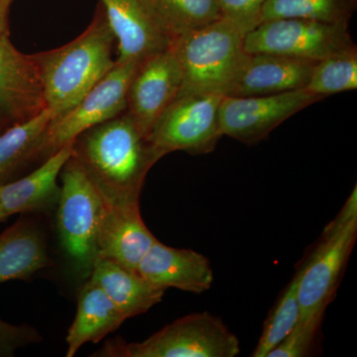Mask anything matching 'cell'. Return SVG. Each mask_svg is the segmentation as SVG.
I'll return each mask as SVG.
<instances>
[{
    "mask_svg": "<svg viewBox=\"0 0 357 357\" xmlns=\"http://www.w3.org/2000/svg\"><path fill=\"white\" fill-rule=\"evenodd\" d=\"M356 9L357 0H265L260 23L297 18L349 24Z\"/></svg>",
    "mask_w": 357,
    "mask_h": 357,
    "instance_id": "22",
    "label": "cell"
},
{
    "mask_svg": "<svg viewBox=\"0 0 357 357\" xmlns=\"http://www.w3.org/2000/svg\"><path fill=\"white\" fill-rule=\"evenodd\" d=\"M249 31L243 23L222 16L173 38L170 47L182 70L178 95L225 96L248 58L244 41Z\"/></svg>",
    "mask_w": 357,
    "mask_h": 357,
    "instance_id": "3",
    "label": "cell"
},
{
    "mask_svg": "<svg viewBox=\"0 0 357 357\" xmlns=\"http://www.w3.org/2000/svg\"><path fill=\"white\" fill-rule=\"evenodd\" d=\"M41 340V335L33 326L13 325L0 319V357L13 356L18 349Z\"/></svg>",
    "mask_w": 357,
    "mask_h": 357,
    "instance_id": "27",
    "label": "cell"
},
{
    "mask_svg": "<svg viewBox=\"0 0 357 357\" xmlns=\"http://www.w3.org/2000/svg\"><path fill=\"white\" fill-rule=\"evenodd\" d=\"M238 338L210 312H196L173 321L140 342L109 340L98 357H236Z\"/></svg>",
    "mask_w": 357,
    "mask_h": 357,
    "instance_id": "4",
    "label": "cell"
},
{
    "mask_svg": "<svg viewBox=\"0 0 357 357\" xmlns=\"http://www.w3.org/2000/svg\"><path fill=\"white\" fill-rule=\"evenodd\" d=\"M316 63L275 54H248L225 96H268L305 89Z\"/></svg>",
    "mask_w": 357,
    "mask_h": 357,
    "instance_id": "15",
    "label": "cell"
},
{
    "mask_svg": "<svg viewBox=\"0 0 357 357\" xmlns=\"http://www.w3.org/2000/svg\"><path fill=\"white\" fill-rule=\"evenodd\" d=\"M115 43L114 32L100 3L91 24L76 39L32 55L41 79L46 109L54 119L72 109L114 67Z\"/></svg>",
    "mask_w": 357,
    "mask_h": 357,
    "instance_id": "2",
    "label": "cell"
},
{
    "mask_svg": "<svg viewBox=\"0 0 357 357\" xmlns=\"http://www.w3.org/2000/svg\"><path fill=\"white\" fill-rule=\"evenodd\" d=\"M356 46L349 24L284 18L263 21L248 33V54H275L319 62Z\"/></svg>",
    "mask_w": 357,
    "mask_h": 357,
    "instance_id": "8",
    "label": "cell"
},
{
    "mask_svg": "<svg viewBox=\"0 0 357 357\" xmlns=\"http://www.w3.org/2000/svg\"><path fill=\"white\" fill-rule=\"evenodd\" d=\"M88 279L102 289L126 319L149 311L161 302L166 292L137 271L107 258L98 257Z\"/></svg>",
    "mask_w": 357,
    "mask_h": 357,
    "instance_id": "18",
    "label": "cell"
},
{
    "mask_svg": "<svg viewBox=\"0 0 357 357\" xmlns=\"http://www.w3.org/2000/svg\"><path fill=\"white\" fill-rule=\"evenodd\" d=\"M265 0H217L222 16L238 21L252 30L260 23Z\"/></svg>",
    "mask_w": 357,
    "mask_h": 357,
    "instance_id": "28",
    "label": "cell"
},
{
    "mask_svg": "<svg viewBox=\"0 0 357 357\" xmlns=\"http://www.w3.org/2000/svg\"><path fill=\"white\" fill-rule=\"evenodd\" d=\"M13 0H0V32L9 31L8 14Z\"/></svg>",
    "mask_w": 357,
    "mask_h": 357,
    "instance_id": "29",
    "label": "cell"
},
{
    "mask_svg": "<svg viewBox=\"0 0 357 357\" xmlns=\"http://www.w3.org/2000/svg\"><path fill=\"white\" fill-rule=\"evenodd\" d=\"M138 273L156 287L194 294L210 290L213 271L208 257L192 249L174 248L157 241L140 262Z\"/></svg>",
    "mask_w": 357,
    "mask_h": 357,
    "instance_id": "16",
    "label": "cell"
},
{
    "mask_svg": "<svg viewBox=\"0 0 357 357\" xmlns=\"http://www.w3.org/2000/svg\"><path fill=\"white\" fill-rule=\"evenodd\" d=\"M117 44L116 62H141L166 50L172 37L148 0H100Z\"/></svg>",
    "mask_w": 357,
    "mask_h": 357,
    "instance_id": "13",
    "label": "cell"
},
{
    "mask_svg": "<svg viewBox=\"0 0 357 357\" xmlns=\"http://www.w3.org/2000/svg\"><path fill=\"white\" fill-rule=\"evenodd\" d=\"M126 321L102 289L88 279L77 294L76 317L66 337V356L74 357L88 342H100Z\"/></svg>",
    "mask_w": 357,
    "mask_h": 357,
    "instance_id": "20",
    "label": "cell"
},
{
    "mask_svg": "<svg viewBox=\"0 0 357 357\" xmlns=\"http://www.w3.org/2000/svg\"><path fill=\"white\" fill-rule=\"evenodd\" d=\"M59 177L62 185L56 208L61 246L75 272L88 279L98 257L102 198L72 155Z\"/></svg>",
    "mask_w": 357,
    "mask_h": 357,
    "instance_id": "5",
    "label": "cell"
},
{
    "mask_svg": "<svg viewBox=\"0 0 357 357\" xmlns=\"http://www.w3.org/2000/svg\"><path fill=\"white\" fill-rule=\"evenodd\" d=\"M54 117L48 109L0 133V187L18 178L33 162L41 161L42 142Z\"/></svg>",
    "mask_w": 357,
    "mask_h": 357,
    "instance_id": "21",
    "label": "cell"
},
{
    "mask_svg": "<svg viewBox=\"0 0 357 357\" xmlns=\"http://www.w3.org/2000/svg\"><path fill=\"white\" fill-rule=\"evenodd\" d=\"M72 156L103 201L114 204L139 202L147 174L160 160L126 110L82 133L73 143Z\"/></svg>",
    "mask_w": 357,
    "mask_h": 357,
    "instance_id": "1",
    "label": "cell"
},
{
    "mask_svg": "<svg viewBox=\"0 0 357 357\" xmlns=\"http://www.w3.org/2000/svg\"><path fill=\"white\" fill-rule=\"evenodd\" d=\"M357 237V188L328 225L306 264L298 271L300 319L325 312Z\"/></svg>",
    "mask_w": 357,
    "mask_h": 357,
    "instance_id": "6",
    "label": "cell"
},
{
    "mask_svg": "<svg viewBox=\"0 0 357 357\" xmlns=\"http://www.w3.org/2000/svg\"><path fill=\"white\" fill-rule=\"evenodd\" d=\"M321 100L306 89L268 96H223L220 130L223 136L253 144L293 115Z\"/></svg>",
    "mask_w": 357,
    "mask_h": 357,
    "instance_id": "10",
    "label": "cell"
},
{
    "mask_svg": "<svg viewBox=\"0 0 357 357\" xmlns=\"http://www.w3.org/2000/svg\"><path fill=\"white\" fill-rule=\"evenodd\" d=\"M156 241L141 217L139 202L114 204L102 199L98 257L137 271L140 262Z\"/></svg>",
    "mask_w": 357,
    "mask_h": 357,
    "instance_id": "14",
    "label": "cell"
},
{
    "mask_svg": "<svg viewBox=\"0 0 357 357\" xmlns=\"http://www.w3.org/2000/svg\"><path fill=\"white\" fill-rule=\"evenodd\" d=\"M72 145L52 155L24 177L0 187V222L16 213H47L55 210L61 192L58 177L72 155Z\"/></svg>",
    "mask_w": 357,
    "mask_h": 357,
    "instance_id": "17",
    "label": "cell"
},
{
    "mask_svg": "<svg viewBox=\"0 0 357 357\" xmlns=\"http://www.w3.org/2000/svg\"><path fill=\"white\" fill-rule=\"evenodd\" d=\"M324 312H318L300 319L287 337L268 354L267 357H302L307 356L314 342Z\"/></svg>",
    "mask_w": 357,
    "mask_h": 357,
    "instance_id": "26",
    "label": "cell"
},
{
    "mask_svg": "<svg viewBox=\"0 0 357 357\" xmlns=\"http://www.w3.org/2000/svg\"><path fill=\"white\" fill-rule=\"evenodd\" d=\"M182 70L171 47L141 61L129 84L128 107L143 133H150L182 88Z\"/></svg>",
    "mask_w": 357,
    "mask_h": 357,
    "instance_id": "11",
    "label": "cell"
},
{
    "mask_svg": "<svg viewBox=\"0 0 357 357\" xmlns=\"http://www.w3.org/2000/svg\"><path fill=\"white\" fill-rule=\"evenodd\" d=\"M50 264L43 234L32 220L21 217L0 234V284L29 280Z\"/></svg>",
    "mask_w": 357,
    "mask_h": 357,
    "instance_id": "19",
    "label": "cell"
},
{
    "mask_svg": "<svg viewBox=\"0 0 357 357\" xmlns=\"http://www.w3.org/2000/svg\"><path fill=\"white\" fill-rule=\"evenodd\" d=\"M139 63H115L72 109L51 121L42 142L41 162L72 145L88 129L126 112L129 84Z\"/></svg>",
    "mask_w": 357,
    "mask_h": 357,
    "instance_id": "9",
    "label": "cell"
},
{
    "mask_svg": "<svg viewBox=\"0 0 357 357\" xmlns=\"http://www.w3.org/2000/svg\"><path fill=\"white\" fill-rule=\"evenodd\" d=\"M300 319V305L298 300V274L284 291L275 305L273 311L265 321L262 335L256 345L253 357H267L268 354L280 344Z\"/></svg>",
    "mask_w": 357,
    "mask_h": 357,
    "instance_id": "25",
    "label": "cell"
},
{
    "mask_svg": "<svg viewBox=\"0 0 357 357\" xmlns=\"http://www.w3.org/2000/svg\"><path fill=\"white\" fill-rule=\"evenodd\" d=\"M222 95H178L156 122L149 141L160 159L176 151L208 154L222 137L220 107Z\"/></svg>",
    "mask_w": 357,
    "mask_h": 357,
    "instance_id": "7",
    "label": "cell"
},
{
    "mask_svg": "<svg viewBox=\"0 0 357 357\" xmlns=\"http://www.w3.org/2000/svg\"><path fill=\"white\" fill-rule=\"evenodd\" d=\"M307 91L326 96L357 89V48L349 49L319 61L312 69Z\"/></svg>",
    "mask_w": 357,
    "mask_h": 357,
    "instance_id": "24",
    "label": "cell"
},
{
    "mask_svg": "<svg viewBox=\"0 0 357 357\" xmlns=\"http://www.w3.org/2000/svg\"><path fill=\"white\" fill-rule=\"evenodd\" d=\"M45 109L43 88L32 55L14 47L9 31L0 32V129L29 121Z\"/></svg>",
    "mask_w": 357,
    "mask_h": 357,
    "instance_id": "12",
    "label": "cell"
},
{
    "mask_svg": "<svg viewBox=\"0 0 357 357\" xmlns=\"http://www.w3.org/2000/svg\"><path fill=\"white\" fill-rule=\"evenodd\" d=\"M171 37L199 29L222 17L217 0H148Z\"/></svg>",
    "mask_w": 357,
    "mask_h": 357,
    "instance_id": "23",
    "label": "cell"
}]
</instances>
